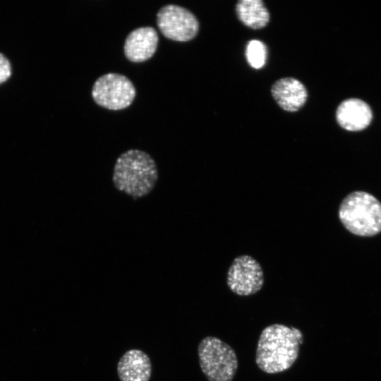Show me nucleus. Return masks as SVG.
Segmentation results:
<instances>
[{
	"label": "nucleus",
	"instance_id": "f257e3e1",
	"mask_svg": "<svg viewBox=\"0 0 381 381\" xmlns=\"http://www.w3.org/2000/svg\"><path fill=\"white\" fill-rule=\"evenodd\" d=\"M303 341L302 332L295 327L273 324L265 327L258 342L257 365L267 374L287 370L297 360Z\"/></svg>",
	"mask_w": 381,
	"mask_h": 381
},
{
	"label": "nucleus",
	"instance_id": "f03ea898",
	"mask_svg": "<svg viewBox=\"0 0 381 381\" xmlns=\"http://www.w3.org/2000/svg\"><path fill=\"white\" fill-rule=\"evenodd\" d=\"M154 159L146 152L130 149L116 159L112 174L115 188L133 198L147 195L158 181Z\"/></svg>",
	"mask_w": 381,
	"mask_h": 381
},
{
	"label": "nucleus",
	"instance_id": "7ed1b4c3",
	"mask_svg": "<svg viewBox=\"0 0 381 381\" xmlns=\"http://www.w3.org/2000/svg\"><path fill=\"white\" fill-rule=\"evenodd\" d=\"M338 216L343 226L358 236H373L381 231V202L365 191L346 195L339 207Z\"/></svg>",
	"mask_w": 381,
	"mask_h": 381
},
{
	"label": "nucleus",
	"instance_id": "20e7f679",
	"mask_svg": "<svg viewBox=\"0 0 381 381\" xmlns=\"http://www.w3.org/2000/svg\"><path fill=\"white\" fill-rule=\"evenodd\" d=\"M202 372L209 381H232L238 369L234 350L214 337H206L198 347Z\"/></svg>",
	"mask_w": 381,
	"mask_h": 381
},
{
	"label": "nucleus",
	"instance_id": "39448f33",
	"mask_svg": "<svg viewBox=\"0 0 381 381\" xmlns=\"http://www.w3.org/2000/svg\"><path fill=\"white\" fill-rule=\"evenodd\" d=\"M135 87L125 75L109 72L98 77L92 87L95 102L109 109H121L129 106L135 98Z\"/></svg>",
	"mask_w": 381,
	"mask_h": 381
},
{
	"label": "nucleus",
	"instance_id": "423d86ee",
	"mask_svg": "<svg viewBox=\"0 0 381 381\" xmlns=\"http://www.w3.org/2000/svg\"><path fill=\"white\" fill-rule=\"evenodd\" d=\"M157 24L167 38L176 41H188L199 30V21L189 9L177 4L162 6L157 13Z\"/></svg>",
	"mask_w": 381,
	"mask_h": 381
},
{
	"label": "nucleus",
	"instance_id": "0eeeda50",
	"mask_svg": "<svg viewBox=\"0 0 381 381\" xmlns=\"http://www.w3.org/2000/svg\"><path fill=\"white\" fill-rule=\"evenodd\" d=\"M226 284L238 296L258 293L264 284V272L260 264L248 255L234 258L228 269Z\"/></svg>",
	"mask_w": 381,
	"mask_h": 381
},
{
	"label": "nucleus",
	"instance_id": "6e6552de",
	"mask_svg": "<svg viewBox=\"0 0 381 381\" xmlns=\"http://www.w3.org/2000/svg\"><path fill=\"white\" fill-rule=\"evenodd\" d=\"M158 42L159 35L155 28L141 26L134 28L126 37L124 54L131 61H145L154 54Z\"/></svg>",
	"mask_w": 381,
	"mask_h": 381
},
{
	"label": "nucleus",
	"instance_id": "1a4fd4ad",
	"mask_svg": "<svg viewBox=\"0 0 381 381\" xmlns=\"http://www.w3.org/2000/svg\"><path fill=\"white\" fill-rule=\"evenodd\" d=\"M271 92L277 104L289 112L298 111L308 98L305 85L300 80L289 77L277 80L272 86Z\"/></svg>",
	"mask_w": 381,
	"mask_h": 381
},
{
	"label": "nucleus",
	"instance_id": "9d476101",
	"mask_svg": "<svg viewBox=\"0 0 381 381\" xmlns=\"http://www.w3.org/2000/svg\"><path fill=\"white\" fill-rule=\"evenodd\" d=\"M336 119L343 128L356 131L366 128L372 119V111L364 101L351 98L343 101L336 111Z\"/></svg>",
	"mask_w": 381,
	"mask_h": 381
},
{
	"label": "nucleus",
	"instance_id": "9b49d317",
	"mask_svg": "<svg viewBox=\"0 0 381 381\" xmlns=\"http://www.w3.org/2000/svg\"><path fill=\"white\" fill-rule=\"evenodd\" d=\"M117 373L121 381H149L152 374L150 359L140 349H130L119 359Z\"/></svg>",
	"mask_w": 381,
	"mask_h": 381
},
{
	"label": "nucleus",
	"instance_id": "f8f14e48",
	"mask_svg": "<svg viewBox=\"0 0 381 381\" xmlns=\"http://www.w3.org/2000/svg\"><path fill=\"white\" fill-rule=\"evenodd\" d=\"M236 11L241 22L254 30L265 28L270 21V13L261 0H241Z\"/></svg>",
	"mask_w": 381,
	"mask_h": 381
},
{
	"label": "nucleus",
	"instance_id": "ddd939ff",
	"mask_svg": "<svg viewBox=\"0 0 381 381\" xmlns=\"http://www.w3.org/2000/svg\"><path fill=\"white\" fill-rule=\"evenodd\" d=\"M266 45L258 40L248 42L246 48V57L249 65L255 69L262 68L267 60Z\"/></svg>",
	"mask_w": 381,
	"mask_h": 381
},
{
	"label": "nucleus",
	"instance_id": "4468645a",
	"mask_svg": "<svg viewBox=\"0 0 381 381\" xmlns=\"http://www.w3.org/2000/svg\"><path fill=\"white\" fill-rule=\"evenodd\" d=\"M11 74V64L8 60L0 54V84L5 82Z\"/></svg>",
	"mask_w": 381,
	"mask_h": 381
}]
</instances>
